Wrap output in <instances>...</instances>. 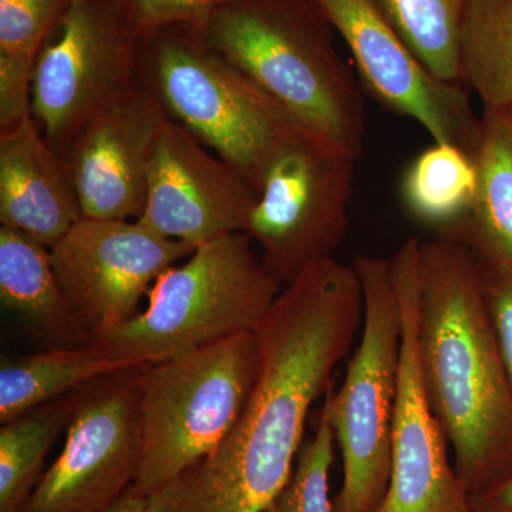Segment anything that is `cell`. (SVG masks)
I'll return each instance as SVG.
<instances>
[{
  "label": "cell",
  "instance_id": "1",
  "mask_svg": "<svg viewBox=\"0 0 512 512\" xmlns=\"http://www.w3.org/2000/svg\"><path fill=\"white\" fill-rule=\"evenodd\" d=\"M363 320L355 265L328 258L272 303L254 332V390L220 447L153 495L158 512H262L284 490L313 403L332 387Z\"/></svg>",
  "mask_w": 512,
  "mask_h": 512
},
{
  "label": "cell",
  "instance_id": "2",
  "mask_svg": "<svg viewBox=\"0 0 512 512\" xmlns=\"http://www.w3.org/2000/svg\"><path fill=\"white\" fill-rule=\"evenodd\" d=\"M416 345L458 477L480 493L512 471V389L476 255L450 235L421 242Z\"/></svg>",
  "mask_w": 512,
  "mask_h": 512
},
{
  "label": "cell",
  "instance_id": "3",
  "mask_svg": "<svg viewBox=\"0 0 512 512\" xmlns=\"http://www.w3.org/2000/svg\"><path fill=\"white\" fill-rule=\"evenodd\" d=\"M198 29L303 134L360 157L365 101L313 0H227Z\"/></svg>",
  "mask_w": 512,
  "mask_h": 512
},
{
  "label": "cell",
  "instance_id": "4",
  "mask_svg": "<svg viewBox=\"0 0 512 512\" xmlns=\"http://www.w3.org/2000/svg\"><path fill=\"white\" fill-rule=\"evenodd\" d=\"M137 83L256 191L275 154L303 134L194 26L140 36Z\"/></svg>",
  "mask_w": 512,
  "mask_h": 512
},
{
  "label": "cell",
  "instance_id": "5",
  "mask_svg": "<svg viewBox=\"0 0 512 512\" xmlns=\"http://www.w3.org/2000/svg\"><path fill=\"white\" fill-rule=\"evenodd\" d=\"M244 232L198 245L165 271L134 318L94 336L92 346L116 359L156 363L254 332L281 293Z\"/></svg>",
  "mask_w": 512,
  "mask_h": 512
},
{
  "label": "cell",
  "instance_id": "6",
  "mask_svg": "<svg viewBox=\"0 0 512 512\" xmlns=\"http://www.w3.org/2000/svg\"><path fill=\"white\" fill-rule=\"evenodd\" d=\"M258 367L255 332L141 367L136 493L160 494L220 447L247 406Z\"/></svg>",
  "mask_w": 512,
  "mask_h": 512
},
{
  "label": "cell",
  "instance_id": "7",
  "mask_svg": "<svg viewBox=\"0 0 512 512\" xmlns=\"http://www.w3.org/2000/svg\"><path fill=\"white\" fill-rule=\"evenodd\" d=\"M353 265L363 291L362 338L342 386L325 397L343 461L333 512H377L392 466L403 318L390 259L359 256Z\"/></svg>",
  "mask_w": 512,
  "mask_h": 512
},
{
  "label": "cell",
  "instance_id": "8",
  "mask_svg": "<svg viewBox=\"0 0 512 512\" xmlns=\"http://www.w3.org/2000/svg\"><path fill=\"white\" fill-rule=\"evenodd\" d=\"M355 161L301 134L266 167L244 234L261 248L262 264L279 284L333 258L345 241Z\"/></svg>",
  "mask_w": 512,
  "mask_h": 512
},
{
  "label": "cell",
  "instance_id": "9",
  "mask_svg": "<svg viewBox=\"0 0 512 512\" xmlns=\"http://www.w3.org/2000/svg\"><path fill=\"white\" fill-rule=\"evenodd\" d=\"M138 45L120 0H72L33 77V120L60 157L97 111L136 86Z\"/></svg>",
  "mask_w": 512,
  "mask_h": 512
},
{
  "label": "cell",
  "instance_id": "10",
  "mask_svg": "<svg viewBox=\"0 0 512 512\" xmlns=\"http://www.w3.org/2000/svg\"><path fill=\"white\" fill-rule=\"evenodd\" d=\"M141 367L79 390L63 451L40 477L25 512H103L133 487L143 454Z\"/></svg>",
  "mask_w": 512,
  "mask_h": 512
},
{
  "label": "cell",
  "instance_id": "11",
  "mask_svg": "<svg viewBox=\"0 0 512 512\" xmlns=\"http://www.w3.org/2000/svg\"><path fill=\"white\" fill-rule=\"evenodd\" d=\"M420 249L421 241L412 238L390 259L402 309V359L389 487L377 512H473L471 495L458 477L450 443L421 380L416 345Z\"/></svg>",
  "mask_w": 512,
  "mask_h": 512
},
{
  "label": "cell",
  "instance_id": "12",
  "mask_svg": "<svg viewBox=\"0 0 512 512\" xmlns=\"http://www.w3.org/2000/svg\"><path fill=\"white\" fill-rule=\"evenodd\" d=\"M194 251L138 221L82 218L50 256L74 315L93 340L134 318L157 279Z\"/></svg>",
  "mask_w": 512,
  "mask_h": 512
},
{
  "label": "cell",
  "instance_id": "13",
  "mask_svg": "<svg viewBox=\"0 0 512 512\" xmlns=\"http://www.w3.org/2000/svg\"><path fill=\"white\" fill-rule=\"evenodd\" d=\"M342 36L370 96L387 110L409 117L436 143L471 157L480 138L481 116L461 84L446 82L424 66L369 0H313Z\"/></svg>",
  "mask_w": 512,
  "mask_h": 512
},
{
  "label": "cell",
  "instance_id": "14",
  "mask_svg": "<svg viewBox=\"0 0 512 512\" xmlns=\"http://www.w3.org/2000/svg\"><path fill=\"white\" fill-rule=\"evenodd\" d=\"M258 191L190 131L165 121L147 168L140 224L194 245L244 232Z\"/></svg>",
  "mask_w": 512,
  "mask_h": 512
},
{
  "label": "cell",
  "instance_id": "15",
  "mask_svg": "<svg viewBox=\"0 0 512 512\" xmlns=\"http://www.w3.org/2000/svg\"><path fill=\"white\" fill-rule=\"evenodd\" d=\"M167 120L163 107L137 83L84 124L63 156L83 218L141 217L148 161Z\"/></svg>",
  "mask_w": 512,
  "mask_h": 512
},
{
  "label": "cell",
  "instance_id": "16",
  "mask_svg": "<svg viewBox=\"0 0 512 512\" xmlns=\"http://www.w3.org/2000/svg\"><path fill=\"white\" fill-rule=\"evenodd\" d=\"M63 157L30 119L0 136V222L52 249L82 220Z\"/></svg>",
  "mask_w": 512,
  "mask_h": 512
},
{
  "label": "cell",
  "instance_id": "17",
  "mask_svg": "<svg viewBox=\"0 0 512 512\" xmlns=\"http://www.w3.org/2000/svg\"><path fill=\"white\" fill-rule=\"evenodd\" d=\"M0 299L50 348H82L80 325L53 268L50 249L23 232L0 227Z\"/></svg>",
  "mask_w": 512,
  "mask_h": 512
},
{
  "label": "cell",
  "instance_id": "18",
  "mask_svg": "<svg viewBox=\"0 0 512 512\" xmlns=\"http://www.w3.org/2000/svg\"><path fill=\"white\" fill-rule=\"evenodd\" d=\"M476 195L460 224L443 234L477 259L512 265V117L483 111L474 153Z\"/></svg>",
  "mask_w": 512,
  "mask_h": 512
},
{
  "label": "cell",
  "instance_id": "19",
  "mask_svg": "<svg viewBox=\"0 0 512 512\" xmlns=\"http://www.w3.org/2000/svg\"><path fill=\"white\" fill-rule=\"evenodd\" d=\"M94 348L50 349L23 357H3L0 366V424L76 392L101 377L144 366Z\"/></svg>",
  "mask_w": 512,
  "mask_h": 512
},
{
  "label": "cell",
  "instance_id": "20",
  "mask_svg": "<svg viewBox=\"0 0 512 512\" xmlns=\"http://www.w3.org/2000/svg\"><path fill=\"white\" fill-rule=\"evenodd\" d=\"M460 72L483 111L512 117V0H468Z\"/></svg>",
  "mask_w": 512,
  "mask_h": 512
},
{
  "label": "cell",
  "instance_id": "21",
  "mask_svg": "<svg viewBox=\"0 0 512 512\" xmlns=\"http://www.w3.org/2000/svg\"><path fill=\"white\" fill-rule=\"evenodd\" d=\"M476 187L474 158L461 148L434 141L407 165L400 195L413 218L443 234L467 217Z\"/></svg>",
  "mask_w": 512,
  "mask_h": 512
},
{
  "label": "cell",
  "instance_id": "22",
  "mask_svg": "<svg viewBox=\"0 0 512 512\" xmlns=\"http://www.w3.org/2000/svg\"><path fill=\"white\" fill-rule=\"evenodd\" d=\"M80 390V389H79ZM79 390L36 407L0 429V512H25L43 461L67 427Z\"/></svg>",
  "mask_w": 512,
  "mask_h": 512
},
{
  "label": "cell",
  "instance_id": "23",
  "mask_svg": "<svg viewBox=\"0 0 512 512\" xmlns=\"http://www.w3.org/2000/svg\"><path fill=\"white\" fill-rule=\"evenodd\" d=\"M434 76L461 84L460 37L468 0H369Z\"/></svg>",
  "mask_w": 512,
  "mask_h": 512
},
{
  "label": "cell",
  "instance_id": "24",
  "mask_svg": "<svg viewBox=\"0 0 512 512\" xmlns=\"http://www.w3.org/2000/svg\"><path fill=\"white\" fill-rule=\"evenodd\" d=\"M335 450V433L325 400L315 434L302 447L291 480L262 512H333L329 483Z\"/></svg>",
  "mask_w": 512,
  "mask_h": 512
},
{
  "label": "cell",
  "instance_id": "25",
  "mask_svg": "<svg viewBox=\"0 0 512 512\" xmlns=\"http://www.w3.org/2000/svg\"><path fill=\"white\" fill-rule=\"evenodd\" d=\"M72 0H0V55L37 60Z\"/></svg>",
  "mask_w": 512,
  "mask_h": 512
},
{
  "label": "cell",
  "instance_id": "26",
  "mask_svg": "<svg viewBox=\"0 0 512 512\" xmlns=\"http://www.w3.org/2000/svg\"><path fill=\"white\" fill-rule=\"evenodd\" d=\"M131 25L143 36L165 26L201 28L227 0H120Z\"/></svg>",
  "mask_w": 512,
  "mask_h": 512
},
{
  "label": "cell",
  "instance_id": "27",
  "mask_svg": "<svg viewBox=\"0 0 512 512\" xmlns=\"http://www.w3.org/2000/svg\"><path fill=\"white\" fill-rule=\"evenodd\" d=\"M35 60L0 55V136L33 119Z\"/></svg>",
  "mask_w": 512,
  "mask_h": 512
},
{
  "label": "cell",
  "instance_id": "28",
  "mask_svg": "<svg viewBox=\"0 0 512 512\" xmlns=\"http://www.w3.org/2000/svg\"><path fill=\"white\" fill-rule=\"evenodd\" d=\"M477 261L485 303L512 389V265Z\"/></svg>",
  "mask_w": 512,
  "mask_h": 512
},
{
  "label": "cell",
  "instance_id": "29",
  "mask_svg": "<svg viewBox=\"0 0 512 512\" xmlns=\"http://www.w3.org/2000/svg\"><path fill=\"white\" fill-rule=\"evenodd\" d=\"M473 512H512V471L503 480L470 497Z\"/></svg>",
  "mask_w": 512,
  "mask_h": 512
},
{
  "label": "cell",
  "instance_id": "30",
  "mask_svg": "<svg viewBox=\"0 0 512 512\" xmlns=\"http://www.w3.org/2000/svg\"><path fill=\"white\" fill-rule=\"evenodd\" d=\"M103 512H158V510L154 497L138 494L131 487L119 501Z\"/></svg>",
  "mask_w": 512,
  "mask_h": 512
}]
</instances>
